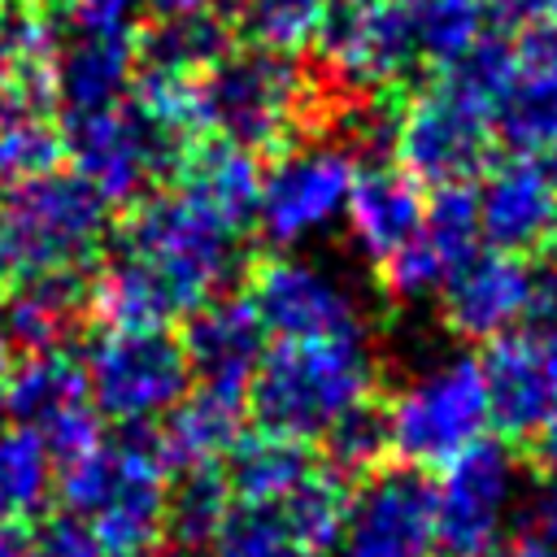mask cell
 I'll list each match as a JSON object with an SVG mask.
<instances>
[{
  "label": "cell",
  "mask_w": 557,
  "mask_h": 557,
  "mask_svg": "<svg viewBox=\"0 0 557 557\" xmlns=\"http://www.w3.org/2000/svg\"><path fill=\"white\" fill-rule=\"evenodd\" d=\"M379 366L366 339H278L261 352L248 383L257 431L322 440V431L361 400H374Z\"/></svg>",
  "instance_id": "cell-1"
},
{
  "label": "cell",
  "mask_w": 557,
  "mask_h": 557,
  "mask_svg": "<svg viewBox=\"0 0 557 557\" xmlns=\"http://www.w3.org/2000/svg\"><path fill=\"white\" fill-rule=\"evenodd\" d=\"M113 252L144 265L170 292L178 318L222 296L239 274V235L200 213L183 191H148L126 205Z\"/></svg>",
  "instance_id": "cell-2"
},
{
  "label": "cell",
  "mask_w": 557,
  "mask_h": 557,
  "mask_svg": "<svg viewBox=\"0 0 557 557\" xmlns=\"http://www.w3.org/2000/svg\"><path fill=\"white\" fill-rule=\"evenodd\" d=\"M109 205L78 174H48L0 191V278L91 274Z\"/></svg>",
  "instance_id": "cell-3"
},
{
  "label": "cell",
  "mask_w": 557,
  "mask_h": 557,
  "mask_svg": "<svg viewBox=\"0 0 557 557\" xmlns=\"http://www.w3.org/2000/svg\"><path fill=\"white\" fill-rule=\"evenodd\" d=\"M313 113V87L292 57L265 48H231L196 74L200 131L231 139L248 152H283Z\"/></svg>",
  "instance_id": "cell-4"
},
{
  "label": "cell",
  "mask_w": 557,
  "mask_h": 557,
  "mask_svg": "<svg viewBox=\"0 0 557 557\" xmlns=\"http://www.w3.org/2000/svg\"><path fill=\"white\" fill-rule=\"evenodd\" d=\"M383 418H387V453L400 466L409 470L448 466L492 426L479 357H453L418 374L392 396V405H383Z\"/></svg>",
  "instance_id": "cell-5"
},
{
  "label": "cell",
  "mask_w": 557,
  "mask_h": 557,
  "mask_svg": "<svg viewBox=\"0 0 557 557\" xmlns=\"http://www.w3.org/2000/svg\"><path fill=\"white\" fill-rule=\"evenodd\" d=\"M65 157L74 161V174L104 200V205H135L152 191L157 178L178 170L187 135L144 117L126 100L104 113H65Z\"/></svg>",
  "instance_id": "cell-6"
},
{
  "label": "cell",
  "mask_w": 557,
  "mask_h": 557,
  "mask_svg": "<svg viewBox=\"0 0 557 557\" xmlns=\"http://www.w3.org/2000/svg\"><path fill=\"white\" fill-rule=\"evenodd\" d=\"M83 374L96 413L122 426H148L165 418L191 387L183 344L170 326L161 331L100 326L87 344Z\"/></svg>",
  "instance_id": "cell-7"
},
{
  "label": "cell",
  "mask_w": 557,
  "mask_h": 557,
  "mask_svg": "<svg viewBox=\"0 0 557 557\" xmlns=\"http://www.w3.org/2000/svg\"><path fill=\"white\" fill-rule=\"evenodd\" d=\"M313 48L326 83L344 100H383L422 61L409 0H331Z\"/></svg>",
  "instance_id": "cell-8"
},
{
  "label": "cell",
  "mask_w": 557,
  "mask_h": 557,
  "mask_svg": "<svg viewBox=\"0 0 557 557\" xmlns=\"http://www.w3.org/2000/svg\"><path fill=\"white\" fill-rule=\"evenodd\" d=\"M396 165L422 187L474 183L492 165V122L444 83L413 91L392 113L387 131Z\"/></svg>",
  "instance_id": "cell-9"
},
{
  "label": "cell",
  "mask_w": 557,
  "mask_h": 557,
  "mask_svg": "<svg viewBox=\"0 0 557 557\" xmlns=\"http://www.w3.org/2000/svg\"><path fill=\"white\" fill-rule=\"evenodd\" d=\"M352 174H357V157L348 144L283 148L270 161V170H261L252 226L274 248H292L322 235L344 213Z\"/></svg>",
  "instance_id": "cell-10"
},
{
  "label": "cell",
  "mask_w": 557,
  "mask_h": 557,
  "mask_svg": "<svg viewBox=\"0 0 557 557\" xmlns=\"http://www.w3.org/2000/svg\"><path fill=\"white\" fill-rule=\"evenodd\" d=\"M244 300L274 339H361L366 331L348 283L292 252L257 257Z\"/></svg>",
  "instance_id": "cell-11"
},
{
  "label": "cell",
  "mask_w": 557,
  "mask_h": 557,
  "mask_svg": "<svg viewBox=\"0 0 557 557\" xmlns=\"http://www.w3.org/2000/svg\"><path fill=\"white\" fill-rule=\"evenodd\" d=\"M518 496V457L505 440L483 435L440 466L435 483V544L448 557L492 553Z\"/></svg>",
  "instance_id": "cell-12"
},
{
  "label": "cell",
  "mask_w": 557,
  "mask_h": 557,
  "mask_svg": "<svg viewBox=\"0 0 557 557\" xmlns=\"http://www.w3.org/2000/svg\"><path fill=\"white\" fill-rule=\"evenodd\" d=\"M113 444V483L83 518L100 557H161L170 470L157 453L152 426H122Z\"/></svg>",
  "instance_id": "cell-13"
},
{
  "label": "cell",
  "mask_w": 557,
  "mask_h": 557,
  "mask_svg": "<svg viewBox=\"0 0 557 557\" xmlns=\"http://www.w3.org/2000/svg\"><path fill=\"white\" fill-rule=\"evenodd\" d=\"M344 557H435V487L422 470L392 466L361 479L348 496L339 535Z\"/></svg>",
  "instance_id": "cell-14"
},
{
  "label": "cell",
  "mask_w": 557,
  "mask_h": 557,
  "mask_svg": "<svg viewBox=\"0 0 557 557\" xmlns=\"http://www.w3.org/2000/svg\"><path fill=\"white\" fill-rule=\"evenodd\" d=\"M479 200L470 183L435 187L422 209V226L379 261V283L392 300H426L435 296L457 265L479 252Z\"/></svg>",
  "instance_id": "cell-15"
},
{
  "label": "cell",
  "mask_w": 557,
  "mask_h": 557,
  "mask_svg": "<svg viewBox=\"0 0 557 557\" xmlns=\"http://www.w3.org/2000/svg\"><path fill=\"white\" fill-rule=\"evenodd\" d=\"M479 370L487 387V422L505 444H531L557 405V331L527 326L496 335L483 348Z\"/></svg>",
  "instance_id": "cell-16"
},
{
  "label": "cell",
  "mask_w": 557,
  "mask_h": 557,
  "mask_svg": "<svg viewBox=\"0 0 557 557\" xmlns=\"http://www.w3.org/2000/svg\"><path fill=\"white\" fill-rule=\"evenodd\" d=\"M531 274H535V265L527 257L500 252V248H479L435 292L440 318L448 322L453 335L492 344L496 335H509V331H518V322H527Z\"/></svg>",
  "instance_id": "cell-17"
},
{
  "label": "cell",
  "mask_w": 557,
  "mask_h": 557,
  "mask_svg": "<svg viewBox=\"0 0 557 557\" xmlns=\"http://www.w3.org/2000/svg\"><path fill=\"white\" fill-rule=\"evenodd\" d=\"M474 187L479 200V235L500 252H535L553 239L557 226V170L540 157H505L487 165Z\"/></svg>",
  "instance_id": "cell-18"
},
{
  "label": "cell",
  "mask_w": 557,
  "mask_h": 557,
  "mask_svg": "<svg viewBox=\"0 0 557 557\" xmlns=\"http://www.w3.org/2000/svg\"><path fill=\"white\" fill-rule=\"evenodd\" d=\"M178 344L196 383L248 396L252 370L265 352V331L244 296H213L187 313Z\"/></svg>",
  "instance_id": "cell-19"
},
{
  "label": "cell",
  "mask_w": 557,
  "mask_h": 557,
  "mask_svg": "<svg viewBox=\"0 0 557 557\" xmlns=\"http://www.w3.org/2000/svg\"><path fill=\"white\" fill-rule=\"evenodd\" d=\"M178 187L200 213L222 222L226 231L244 235L257 218V191H261V161L257 152L231 144V139H200L187 144L178 161Z\"/></svg>",
  "instance_id": "cell-20"
},
{
  "label": "cell",
  "mask_w": 557,
  "mask_h": 557,
  "mask_svg": "<svg viewBox=\"0 0 557 557\" xmlns=\"http://www.w3.org/2000/svg\"><path fill=\"white\" fill-rule=\"evenodd\" d=\"M422 183H413L400 165H357L344 200V222L361 257L379 265L422 226Z\"/></svg>",
  "instance_id": "cell-21"
},
{
  "label": "cell",
  "mask_w": 557,
  "mask_h": 557,
  "mask_svg": "<svg viewBox=\"0 0 557 557\" xmlns=\"http://www.w3.org/2000/svg\"><path fill=\"white\" fill-rule=\"evenodd\" d=\"M244 413H248V396L239 392H222L205 383L187 387L183 400L161 418V426H152L165 470L218 466L244 435Z\"/></svg>",
  "instance_id": "cell-22"
},
{
  "label": "cell",
  "mask_w": 557,
  "mask_h": 557,
  "mask_svg": "<svg viewBox=\"0 0 557 557\" xmlns=\"http://www.w3.org/2000/svg\"><path fill=\"white\" fill-rule=\"evenodd\" d=\"M135 70H139L135 35L131 39L78 35L52 61V83H57L61 113H104V109H117L131 96Z\"/></svg>",
  "instance_id": "cell-23"
},
{
  "label": "cell",
  "mask_w": 557,
  "mask_h": 557,
  "mask_svg": "<svg viewBox=\"0 0 557 557\" xmlns=\"http://www.w3.org/2000/svg\"><path fill=\"white\" fill-rule=\"evenodd\" d=\"M87 313V274H35L4 296V318L17 352L65 348L78 318Z\"/></svg>",
  "instance_id": "cell-24"
},
{
  "label": "cell",
  "mask_w": 557,
  "mask_h": 557,
  "mask_svg": "<svg viewBox=\"0 0 557 557\" xmlns=\"http://www.w3.org/2000/svg\"><path fill=\"white\" fill-rule=\"evenodd\" d=\"M231 30L235 26L222 13H213L209 4L191 9V13L157 17L152 26H144L135 35V61H139V70L196 78V74H205L213 61H222L235 48Z\"/></svg>",
  "instance_id": "cell-25"
},
{
  "label": "cell",
  "mask_w": 557,
  "mask_h": 557,
  "mask_svg": "<svg viewBox=\"0 0 557 557\" xmlns=\"http://www.w3.org/2000/svg\"><path fill=\"white\" fill-rule=\"evenodd\" d=\"M222 461H226L222 474L231 483V496L248 500V505H278L287 492H296L318 470L309 444L287 440V435H270V431L239 435Z\"/></svg>",
  "instance_id": "cell-26"
},
{
  "label": "cell",
  "mask_w": 557,
  "mask_h": 557,
  "mask_svg": "<svg viewBox=\"0 0 557 557\" xmlns=\"http://www.w3.org/2000/svg\"><path fill=\"white\" fill-rule=\"evenodd\" d=\"M83 400H87V374H83V361L70 348L22 357L9 374V383H4L9 418L17 426H30V431H44L57 413H65Z\"/></svg>",
  "instance_id": "cell-27"
},
{
  "label": "cell",
  "mask_w": 557,
  "mask_h": 557,
  "mask_svg": "<svg viewBox=\"0 0 557 557\" xmlns=\"http://www.w3.org/2000/svg\"><path fill=\"white\" fill-rule=\"evenodd\" d=\"M492 135L509 157H557V78L522 65L492 113Z\"/></svg>",
  "instance_id": "cell-28"
},
{
  "label": "cell",
  "mask_w": 557,
  "mask_h": 557,
  "mask_svg": "<svg viewBox=\"0 0 557 557\" xmlns=\"http://www.w3.org/2000/svg\"><path fill=\"white\" fill-rule=\"evenodd\" d=\"M231 505H235V496L218 466L183 470V479L165 496V544L178 557H205V548Z\"/></svg>",
  "instance_id": "cell-29"
},
{
  "label": "cell",
  "mask_w": 557,
  "mask_h": 557,
  "mask_svg": "<svg viewBox=\"0 0 557 557\" xmlns=\"http://www.w3.org/2000/svg\"><path fill=\"white\" fill-rule=\"evenodd\" d=\"M52 500V457L30 426H0V522H26Z\"/></svg>",
  "instance_id": "cell-30"
},
{
  "label": "cell",
  "mask_w": 557,
  "mask_h": 557,
  "mask_svg": "<svg viewBox=\"0 0 557 557\" xmlns=\"http://www.w3.org/2000/svg\"><path fill=\"white\" fill-rule=\"evenodd\" d=\"M348 483L339 474H331L326 466H318L296 492H287L278 500L296 544L305 548V557H318L326 548H339L344 535V518H348Z\"/></svg>",
  "instance_id": "cell-31"
},
{
  "label": "cell",
  "mask_w": 557,
  "mask_h": 557,
  "mask_svg": "<svg viewBox=\"0 0 557 557\" xmlns=\"http://www.w3.org/2000/svg\"><path fill=\"white\" fill-rule=\"evenodd\" d=\"M322 466L331 474H339L344 483L352 479H370L374 470H383L387 453V418L379 400H361L348 413H339L326 431H322Z\"/></svg>",
  "instance_id": "cell-32"
},
{
  "label": "cell",
  "mask_w": 557,
  "mask_h": 557,
  "mask_svg": "<svg viewBox=\"0 0 557 557\" xmlns=\"http://www.w3.org/2000/svg\"><path fill=\"white\" fill-rule=\"evenodd\" d=\"M418 57L448 70L487 35V4L483 0H409Z\"/></svg>",
  "instance_id": "cell-33"
},
{
  "label": "cell",
  "mask_w": 557,
  "mask_h": 557,
  "mask_svg": "<svg viewBox=\"0 0 557 557\" xmlns=\"http://www.w3.org/2000/svg\"><path fill=\"white\" fill-rule=\"evenodd\" d=\"M65 161V131L52 113L0 117V191L57 174Z\"/></svg>",
  "instance_id": "cell-34"
},
{
  "label": "cell",
  "mask_w": 557,
  "mask_h": 557,
  "mask_svg": "<svg viewBox=\"0 0 557 557\" xmlns=\"http://www.w3.org/2000/svg\"><path fill=\"white\" fill-rule=\"evenodd\" d=\"M518 70H522L518 44H509V39H500V35L487 30L466 57H457V61L440 74V83H444L448 91H457L466 104H474V109L492 122V113H496L500 96L509 91V83L518 78Z\"/></svg>",
  "instance_id": "cell-35"
},
{
  "label": "cell",
  "mask_w": 557,
  "mask_h": 557,
  "mask_svg": "<svg viewBox=\"0 0 557 557\" xmlns=\"http://www.w3.org/2000/svg\"><path fill=\"white\" fill-rule=\"evenodd\" d=\"M326 13H331V0H248L239 13V26L252 48L296 57L313 48Z\"/></svg>",
  "instance_id": "cell-36"
},
{
  "label": "cell",
  "mask_w": 557,
  "mask_h": 557,
  "mask_svg": "<svg viewBox=\"0 0 557 557\" xmlns=\"http://www.w3.org/2000/svg\"><path fill=\"white\" fill-rule=\"evenodd\" d=\"M205 557H305V548L296 544L278 505L235 500L226 509L222 527L213 531Z\"/></svg>",
  "instance_id": "cell-37"
},
{
  "label": "cell",
  "mask_w": 557,
  "mask_h": 557,
  "mask_svg": "<svg viewBox=\"0 0 557 557\" xmlns=\"http://www.w3.org/2000/svg\"><path fill=\"white\" fill-rule=\"evenodd\" d=\"M39 440H44V448H48V457H52V470H57V466H65V461H78V457L96 453L109 435H104V418L96 413V405L83 400V405L57 413V418L39 431Z\"/></svg>",
  "instance_id": "cell-38"
},
{
  "label": "cell",
  "mask_w": 557,
  "mask_h": 557,
  "mask_svg": "<svg viewBox=\"0 0 557 557\" xmlns=\"http://www.w3.org/2000/svg\"><path fill=\"white\" fill-rule=\"evenodd\" d=\"M65 4H70V22L78 35H113V39L135 35L139 0H65Z\"/></svg>",
  "instance_id": "cell-39"
},
{
  "label": "cell",
  "mask_w": 557,
  "mask_h": 557,
  "mask_svg": "<svg viewBox=\"0 0 557 557\" xmlns=\"http://www.w3.org/2000/svg\"><path fill=\"white\" fill-rule=\"evenodd\" d=\"M35 557H100L91 531L74 513H52L35 531Z\"/></svg>",
  "instance_id": "cell-40"
},
{
  "label": "cell",
  "mask_w": 557,
  "mask_h": 557,
  "mask_svg": "<svg viewBox=\"0 0 557 557\" xmlns=\"http://www.w3.org/2000/svg\"><path fill=\"white\" fill-rule=\"evenodd\" d=\"M518 57L527 70H540L548 78H557V22H540L522 35L518 44Z\"/></svg>",
  "instance_id": "cell-41"
},
{
  "label": "cell",
  "mask_w": 557,
  "mask_h": 557,
  "mask_svg": "<svg viewBox=\"0 0 557 557\" xmlns=\"http://www.w3.org/2000/svg\"><path fill=\"white\" fill-rule=\"evenodd\" d=\"M487 17L505 22V26H540V22H557V0H483Z\"/></svg>",
  "instance_id": "cell-42"
},
{
  "label": "cell",
  "mask_w": 557,
  "mask_h": 557,
  "mask_svg": "<svg viewBox=\"0 0 557 557\" xmlns=\"http://www.w3.org/2000/svg\"><path fill=\"white\" fill-rule=\"evenodd\" d=\"M527 318H531L540 331H557V261L531 274V305H527Z\"/></svg>",
  "instance_id": "cell-43"
},
{
  "label": "cell",
  "mask_w": 557,
  "mask_h": 557,
  "mask_svg": "<svg viewBox=\"0 0 557 557\" xmlns=\"http://www.w3.org/2000/svg\"><path fill=\"white\" fill-rule=\"evenodd\" d=\"M0 557H35V531L26 522H0Z\"/></svg>",
  "instance_id": "cell-44"
},
{
  "label": "cell",
  "mask_w": 557,
  "mask_h": 557,
  "mask_svg": "<svg viewBox=\"0 0 557 557\" xmlns=\"http://www.w3.org/2000/svg\"><path fill=\"white\" fill-rule=\"evenodd\" d=\"M535 518H540L544 535H557V466H553V474H548V479H544V487H540Z\"/></svg>",
  "instance_id": "cell-45"
},
{
  "label": "cell",
  "mask_w": 557,
  "mask_h": 557,
  "mask_svg": "<svg viewBox=\"0 0 557 557\" xmlns=\"http://www.w3.org/2000/svg\"><path fill=\"white\" fill-rule=\"evenodd\" d=\"M531 448H535V457H540L544 466H557V405H553V413L544 418V426L535 431Z\"/></svg>",
  "instance_id": "cell-46"
},
{
  "label": "cell",
  "mask_w": 557,
  "mask_h": 557,
  "mask_svg": "<svg viewBox=\"0 0 557 557\" xmlns=\"http://www.w3.org/2000/svg\"><path fill=\"white\" fill-rule=\"evenodd\" d=\"M505 557H557V548L544 540V535H522V540H513L509 544V553Z\"/></svg>",
  "instance_id": "cell-47"
},
{
  "label": "cell",
  "mask_w": 557,
  "mask_h": 557,
  "mask_svg": "<svg viewBox=\"0 0 557 557\" xmlns=\"http://www.w3.org/2000/svg\"><path fill=\"white\" fill-rule=\"evenodd\" d=\"M139 4H148V13H152V17H174V13H191V9H205L209 0H139Z\"/></svg>",
  "instance_id": "cell-48"
},
{
  "label": "cell",
  "mask_w": 557,
  "mask_h": 557,
  "mask_svg": "<svg viewBox=\"0 0 557 557\" xmlns=\"http://www.w3.org/2000/svg\"><path fill=\"white\" fill-rule=\"evenodd\" d=\"M13 335H9V318H4V296H0V374L13 366Z\"/></svg>",
  "instance_id": "cell-49"
},
{
  "label": "cell",
  "mask_w": 557,
  "mask_h": 557,
  "mask_svg": "<svg viewBox=\"0 0 557 557\" xmlns=\"http://www.w3.org/2000/svg\"><path fill=\"white\" fill-rule=\"evenodd\" d=\"M244 4H248V0H209V9H213V13H222V17L231 22V26L239 22V13H244Z\"/></svg>",
  "instance_id": "cell-50"
},
{
  "label": "cell",
  "mask_w": 557,
  "mask_h": 557,
  "mask_svg": "<svg viewBox=\"0 0 557 557\" xmlns=\"http://www.w3.org/2000/svg\"><path fill=\"white\" fill-rule=\"evenodd\" d=\"M9 418V409H4V383H0V422Z\"/></svg>",
  "instance_id": "cell-51"
},
{
  "label": "cell",
  "mask_w": 557,
  "mask_h": 557,
  "mask_svg": "<svg viewBox=\"0 0 557 557\" xmlns=\"http://www.w3.org/2000/svg\"><path fill=\"white\" fill-rule=\"evenodd\" d=\"M30 4H39V9H52V4H65V0H30Z\"/></svg>",
  "instance_id": "cell-52"
},
{
  "label": "cell",
  "mask_w": 557,
  "mask_h": 557,
  "mask_svg": "<svg viewBox=\"0 0 557 557\" xmlns=\"http://www.w3.org/2000/svg\"><path fill=\"white\" fill-rule=\"evenodd\" d=\"M548 244H553V252H557V226H553V239H548Z\"/></svg>",
  "instance_id": "cell-53"
},
{
  "label": "cell",
  "mask_w": 557,
  "mask_h": 557,
  "mask_svg": "<svg viewBox=\"0 0 557 557\" xmlns=\"http://www.w3.org/2000/svg\"><path fill=\"white\" fill-rule=\"evenodd\" d=\"M479 557H492V553H479Z\"/></svg>",
  "instance_id": "cell-54"
}]
</instances>
